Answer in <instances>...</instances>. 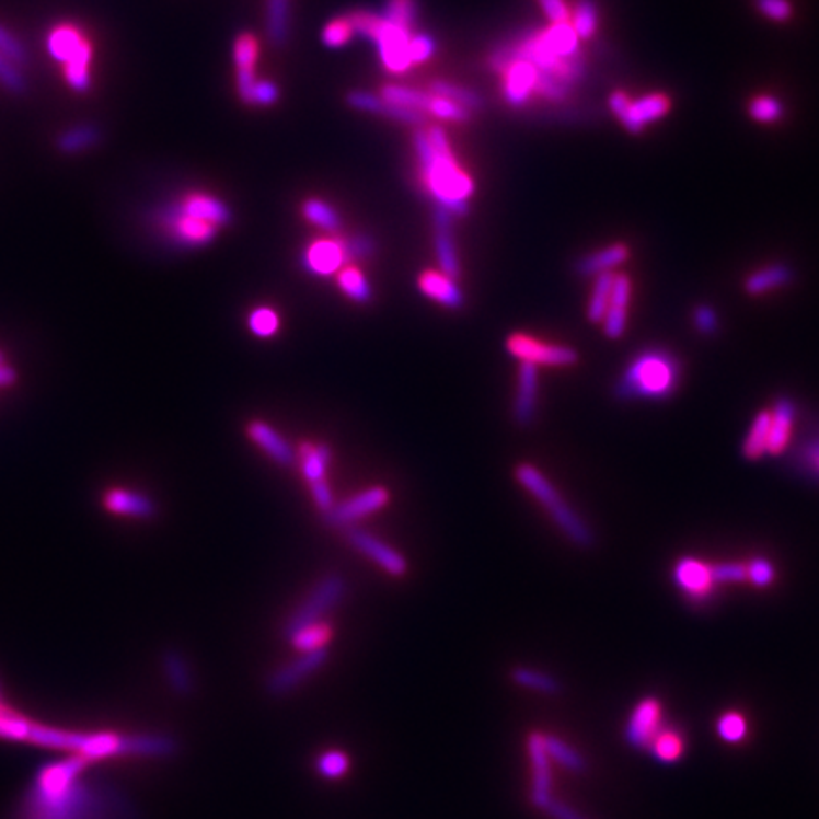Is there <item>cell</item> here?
Instances as JSON below:
<instances>
[{
	"label": "cell",
	"mask_w": 819,
	"mask_h": 819,
	"mask_svg": "<svg viewBox=\"0 0 819 819\" xmlns=\"http://www.w3.org/2000/svg\"><path fill=\"white\" fill-rule=\"evenodd\" d=\"M88 761L71 757L44 766L14 819H108V800L84 782Z\"/></svg>",
	"instance_id": "cell-1"
},
{
	"label": "cell",
	"mask_w": 819,
	"mask_h": 819,
	"mask_svg": "<svg viewBox=\"0 0 819 819\" xmlns=\"http://www.w3.org/2000/svg\"><path fill=\"white\" fill-rule=\"evenodd\" d=\"M414 145L427 194L446 211L465 215L469 199L473 198L474 183L455 162L445 131L435 126L417 131Z\"/></svg>",
	"instance_id": "cell-2"
},
{
	"label": "cell",
	"mask_w": 819,
	"mask_h": 819,
	"mask_svg": "<svg viewBox=\"0 0 819 819\" xmlns=\"http://www.w3.org/2000/svg\"><path fill=\"white\" fill-rule=\"evenodd\" d=\"M683 368L665 347H647L630 360L614 393L622 401H665L678 391Z\"/></svg>",
	"instance_id": "cell-3"
},
{
	"label": "cell",
	"mask_w": 819,
	"mask_h": 819,
	"mask_svg": "<svg viewBox=\"0 0 819 819\" xmlns=\"http://www.w3.org/2000/svg\"><path fill=\"white\" fill-rule=\"evenodd\" d=\"M515 474L516 481L538 499L539 505L551 515L552 522L564 531L565 538L585 549L593 544V533L588 523L569 507V503L565 501L556 486L539 471L538 466L522 463L516 466Z\"/></svg>",
	"instance_id": "cell-4"
},
{
	"label": "cell",
	"mask_w": 819,
	"mask_h": 819,
	"mask_svg": "<svg viewBox=\"0 0 819 819\" xmlns=\"http://www.w3.org/2000/svg\"><path fill=\"white\" fill-rule=\"evenodd\" d=\"M46 50L64 67L65 82L78 93L92 88L93 46L74 23H57L46 36Z\"/></svg>",
	"instance_id": "cell-5"
},
{
	"label": "cell",
	"mask_w": 819,
	"mask_h": 819,
	"mask_svg": "<svg viewBox=\"0 0 819 819\" xmlns=\"http://www.w3.org/2000/svg\"><path fill=\"white\" fill-rule=\"evenodd\" d=\"M357 35L367 36L378 48L383 69L391 74H404L412 67L410 38L412 31L388 22L382 14L357 10L347 15Z\"/></svg>",
	"instance_id": "cell-6"
},
{
	"label": "cell",
	"mask_w": 819,
	"mask_h": 819,
	"mask_svg": "<svg viewBox=\"0 0 819 819\" xmlns=\"http://www.w3.org/2000/svg\"><path fill=\"white\" fill-rule=\"evenodd\" d=\"M346 593V580L339 575H328L319 582L318 587L311 590L310 596L305 598L304 603L290 614L289 621L285 622L282 634L289 639L297 632L318 624L331 609L336 608Z\"/></svg>",
	"instance_id": "cell-7"
},
{
	"label": "cell",
	"mask_w": 819,
	"mask_h": 819,
	"mask_svg": "<svg viewBox=\"0 0 819 819\" xmlns=\"http://www.w3.org/2000/svg\"><path fill=\"white\" fill-rule=\"evenodd\" d=\"M154 219L160 230H163L165 235L181 247H204L207 243H211L219 232V227L184 212L175 201L158 209Z\"/></svg>",
	"instance_id": "cell-8"
},
{
	"label": "cell",
	"mask_w": 819,
	"mask_h": 819,
	"mask_svg": "<svg viewBox=\"0 0 819 819\" xmlns=\"http://www.w3.org/2000/svg\"><path fill=\"white\" fill-rule=\"evenodd\" d=\"M505 346L515 359L535 367H572L579 360V355L573 347L541 342L523 333L510 334Z\"/></svg>",
	"instance_id": "cell-9"
},
{
	"label": "cell",
	"mask_w": 819,
	"mask_h": 819,
	"mask_svg": "<svg viewBox=\"0 0 819 819\" xmlns=\"http://www.w3.org/2000/svg\"><path fill=\"white\" fill-rule=\"evenodd\" d=\"M326 660H328V649L300 653V657L295 658L292 662L269 673V678L266 679V691L272 696H287L290 692L297 691L298 687L308 681L313 673H318L325 666Z\"/></svg>",
	"instance_id": "cell-10"
},
{
	"label": "cell",
	"mask_w": 819,
	"mask_h": 819,
	"mask_svg": "<svg viewBox=\"0 0 819 819\" xmlns=\"http://www.w3.org/2000/svg\"><path fill=\"white\" fill-rule=\"evenodd\" d=\"M665 727V710L655 696L639 700L626 723V742L634 748H649L650 740Z\"/></svg>",
	"instance_id": "cell-11"
},
{
	"label": "cell",
	"mask_w": 819,
	"mask_h": 819,
	"mask_svg": "<svg viewBox=\"0 0 819 819\" xmlns=\"http://www.w3.org/2000/svg\"><path fill=\"white\" fill-rule=\"evenodd\" d=\"M389 503V492L383 486L368 487L365 492L354 495L351 499L334 505L331 512H326V523L333 528H346L376 510L383 509Z\"/></svg>",
	"instance_id": "cell-12"
},
{
	"label": "cell",
	"mask_w": 819,
	"mask_h": 819,
	"mask_svg": "<svg viewBox=\"0 0 819 819\" xmlns=\"http://www.w3.org/2000/svg\"><path fill=\"white\" fill-rule=\"evenodd\" d=\"M349 261L346 240L342 238H325L315 240L305 249L302 266L311 276L328 277L338 274L344 264Z\"/></svg>",
	"instance_id": "cell-13"
},
{
	"label": "cell",
	"mask_w": 819,
	"mask_h": 819,
	"mask_svg": "<svg viewBox=\"0 0 819 819\" xmlns=\"http://www.w3.org/2000/svg\"><path fill=\"white\" fill-rule=\"evenodd\" d=\"M347 541L354 546L355 551L365 554L367 558L372 560L376 565H380L383 572L393 575V577H404L408 572V562L401 552L391 549L382 539L374 538L372 533L362 530L347 531Z\"/></svg>",
	"instance_id": "cell-14"
},
{
	"label": "cell",
	"mask_w": 819,
	"mask_h": 819,
	"mask_svg": "<svg viewBox=\"0 0 819 819\" xmlns=\"http://www.w3.org/2000/svg\"><path fill=\"white\" fill-rule=\"evenodd\" d=\"M673 580L679 590L694 601L710 598L717 585L712 565L696 558L679 560L678 565L673 567Z\"/></svg>",
	"instance_id": "cell-15"
},
{
	"label": "cell",
	"mask_w": 819,
	"mask_h": 819,
	"mask_svg": "<svg viewBox=\"0 0 819 819\" xmlns=\"http://www.w3.org/2000/svg\"><path fill=\"white\" fill-rule=\"evenodd\" d=\"M668 113H670V100L662 93H649L639 100H630L628 106L616 120L621 122L622 128L628 134L637 135L650 124L662 120Z\"/></svg>",
	"instance_id": "cell-16"
},
{
	"label": "cell",
	"mask_w": 819,
	"mask_h": 819,
	"mask_svg": "<svg viewBox=\"0 0 819 819\" xmlns=\"http://www.w3.org/2000/svg\"><path fill=\"white\" fill-rule=\"evenodd\" d=\"M503 95L509 105L520 108L535 93L538 69L523 59H510L501 69Z\"/></svg>",
	"instance_id": "cell-17"
},
{
	"label": "cell",
	"mask_w": 819,
	"mask_h": 819,
	"mask_svg": "<svg viewBox=\"0 0 819 819\" xmlns=\"http://www.w3.org/2000/svg\"><path fill=\"white\" fill-rule=\"evenodd\" d=\"M531 769H533V793L531 800L538 808L546 810L552 803L551 753L544 743V735L533 733L528 740Z\"/></svg>",
	"instance_id": "cell-18"
},
{
	"label": "cell",
	"mask_w": 819,
	"mask_h": 819,
	"mask_svg": "<svg viewBox=\"0 0 819 819\" xmlns=\"http://www.w3.org/2000/svg\"><path fill=\"white\" fill-rule=\"evenodd\" d=\"M630 300H632V281L626 274H614L613 290L608 311L603 318V331L609 338H621L628 325Z\"/></svg>",
	"instance_id": "cell-19"
},
{
	"label": "cell",
	"mask_w": 819,
	"mask_h": 819,
	"mask_svg": "<svg viewBox=\"0 0 819 819\" xmlns=\"http://www.w3.org/2000/svg\"><path fill=\"white\" fill-rule=\"evenodd\" d=\"M417 289L424 297L431 298L437 304L448 310H460L465 304V297L455 279L446 276L445 272L427 269L417 277Z\"/></svg>",
	"instance_id": "cell-20"
},
{
	"label": "cell",
	"mask_w": 819,
	"mask_h": 819,
	"mask_svg": "<svg viewBox=\"0 0 819 819\" xmlns=\"http://www.w3.org/2000/svg\"><path fill=\"white\" fill-rule=\"evenodd\" d=\"M539 399V372L535 365L520 362L518 368V389L515 399L516 424L530 425L535 417Z\"/></svg>",
	"instance_id": "cell-21"
},
{
	"label": "cell",
	"mask_w": 819,
	"mask_h": 819,
	"mask_svg": "<svg viewBox=\"0 0 819 819\" xmlns=\"http://www.w3.org/2000/svg\"><path fill=\"white\" fill-rule=\"evenodd\" d=\"M452 212L446 211L438 207L435 212V251H437L438 264L446 276H460V258H458V249L453 241L452 233Z\"/></svg>",
	"instance_id": "cell-22"
},
{
	"label": "cell",
	"mask_w": 819,
	"mask_h": 819,
	"mask_svg": "<svg viewBox=\"0 0 819 819\" xmlns=\"http://www.w3.org/2000/svg\"><path fill=\"white\" fill-rule=\"evenodd\" d=\"M347 101H349V105L357 108V111L370 114H382V116H388L391 120L403 122V124H408V126H422L425 122V114L417 113L414 108H406V106L393 105V103L383 100L382 95L378 97L374 93H349Z\"/></svg>",
	"instance_id": "cell-23"
},
{
	"label": "cell",
	"mask_w": 819,
	"mask_h": 819,
	"mask_svg": "<svg viewBox=\"0 0 819 819\" xmlns=\"http://www.w3.org/2000/svg\"><path fill=\"white\" fill-rule=\"evenodd\" d=\"M175 204L183 209L184 212H188L196 219L205 220V222H211L215 227H227L232 222V211L224 201H220L215 196L209 194H201V192H192L186 194L183 198L177 199Z\"/></svg>",
	"instance_id": "cell-24"
},
{
	"label": "cell",
	"mask_w": 819,
	"mask_h": 819,
	"mask_svg": "<svg viewBox=\"0 0 819 819\" xmlns=\"http://www.w3.org/2000/svg\"><path fill=\"white\" fill-rule=\"evenodd\" d=\"M795 419L797 406L792 399H780L770 410L769 455H780L787 448Z\"/></svg>",
	"instance_id": "cell-25"
},
{
	"label": "cell",
	"mask_w": 819,
	"mask_h": 819,
	"mask_svg": "<svg viewBox=\"0 0 819 819\" xmlns=\"http://www.w3.org/2000/svg\"><path fill=\"white\" fill-rule=\"evenodd\" d=\"M628 256L630 251L624 243H613V245L580 256L579 261L575 262V272L580 277L600 276V274L614 272L624 262L628 261Z\"/></svg>",
	"instance_id": "cell-26"
},
{
	"label": "cell",
	"mask_w": 819,
	"mask_h": 819,
	"mask_svg": "<svg viewBox=\"0 0 819 819\" xmlns=\"http://www.w3.org/2000/svg\"><path fill=\"white\" fill-rule=\"evenodd\" d=\"M103 505L113 515L131 516L141 520H149L155 515V505L150 497L122 487L106 492Z\"/></svg>",
	"instance_id": "cell-27"
},
{
	"label": "cell",
	"mask_w": 819,
	"mask_h": 819,
	"mask_svg": "<svg viewBox=\"0 0 819 819\" xmlns=\"http://www.w3.org/2000/svg\"><path fill=\"white\" fill-rule=\"evenodd\" d=\"M247 435L258 448L268 453L269 458L279 465H292L295 463L297 453L292 450V446L276 429H272L266 422H258V419L251 422L247 425Z\"/></svg>",
	"instance_id": "cell-28"
},
{
	"label": "cell",
	"mask_w": 819,
	"mask_h": 819,
	"mask_svg": "<svg viewBox=\"0 0 819 819\" xmlns=\"http://www.w3.org/2000/svg\"><path fill=\"white\" fill-rule=\"evenodd\" d=\"M793 281V269L785 264H770L764 268L757 269L743 282V289L751 297H759L770 290L780 289Z\"/></svg>",
	"instance_id": "cell-29"
},
{
	"label": "cell",
	"mask_w": 819,
	"mask_h": 819,
	"mask_svg": "<svg viewBox=\"0 0 819 819\" xmlns=\"http://www.w3.org/2000/svg\"><path fill=\"white\" fill-rule=\"evenodd\" d=\"M163 671L173 692L178 696H191L196 691V681L192 673L191 665L177 650H168L163 655Z\"/></svg>",
	"instance_id": "cell-30"
},
{
	"label": "cell",
	"mask_w": 819,
	"mask_h": 819,
	"mask_svg": "<svg viewBox=\"0 0 819 819\" xmlns=\"http://www.w3.org/2000/svg\"><path fill=\"white\" fill-rule=\"evenodd\" d=\"M100 129L92 124H80V126H72V128L59 135L57 149L61 150L64 154H80L84 150L93 149L100 142Z\"/></svg>",
	"instance_id": "cell-31"
},
{
	"label": "cell",
	"mask_w": 819,
	"mask_h": 819,
	"mask_svg": "<svg viewBox=\"0 0 819 819\" xmlns=\"http://www.w3.org/2000/svg\"><path fill=\"white\" fill-rule=\"evenodd\" d=\"M649 751L662 763H676L685 755V738L670 727H662L650 740Z\"/></svg>",
	"instance_id": "cell-32"
},
{
	"label": "cell",
	"mask_w": 819,
	"mask_h": 819,
	"mask_svg": "<svg viewBox=\"0 0 819 819\" xmlns=\"http://www.w3.org/2000/svg\"><path fill=\"white\" fill-rule=\"evenodd\" d=\"M300 458H302V474L305 481L313 482L325 481L326 466L331 463L333 452L325 445H304L300 448Z\"/></svg>",
	"instance_id": "cell-33"
},
{
	"label": "cell",
	"mask_w": 819,
	"mask_h": 819,
	"mask_svg": "<svg viewBox=\"0 0 819 819\" xmlns=\"http://www.w3.org/2000/svg\"><path fill=\"white\" fill-rule=\"evenodd\" d=\"M336 281H338L339 290H342L347 298L355 300V302L367 304V302L372 300V287H370V281H368L367 276H365L359 268H355V266H346V268L339 269Z\"/></svg>",
	"instance_id": "cell-34"
},
{
	"label": "cell",
	"mask_w": 819,
	"mask_h": 819,
	"mask_svg": "<svg viewBox=\"0 0 819 819\" xmlns=\"http://www.w3.org/2000/svg\"><path fill=\"white\" fill-rule=\"evenodd\" d=\"M592 292H590V300H588L587 308L588 321H592V323H601L603 318H605L609 300H611L614 272L600 274V276L592 277Z\"/></svg>",
	"instance_id": "cell-35"
},
{
	"label": "cell",
	"mask_w": 819,
	"mask_h": 819,
	"mask_svg": "<svg viewBox=\"0 0 819 819\" xmlns=\"http://www.w3.org/2000/svg\"><path fill=\"white\" fill-rule=\"evenodd\" d=\"M290 0H268L266 28L272 43L285 44L289 38Z\"/></svg>",
	"instance_id": "cell-36"
},
{
	"label": "cell",
	"mask_w": 819,
	"mask_h": 819,
	"mask_svg": "<svg viewBox=\"0 0 819 819\" xmlns=\"http://www.w3.org/2000/svg\"><path fill=\"white\" fill-rule=\"evenodd\" d=\"M770 435V410L761 412L753 419V425L749 429L748 438L743 442V455L748 460H761L769 452Z\"/></svg>",
	"instance_id": "cell-37"
},
{
	"label": "cell",
	"mask_w": 819,
	"mask_h": 819,
	"mask_svg": "<svg viewBox=\"0 0 819 819\" xmlns=\"http://www.w3.org/2000/svg\"><path fill=\"white\" fill-rule=\"evenodd\" d=\"M331 637H333V628L325 622H318V624L300 630L295 636H290L289 642L300 653H311V650L326 649Z\"/></svg>",
	"instance_id": "cell-38"
},
{
	"label": "cell",
	"mask_w": 819,
	"mask_h": 819,
	"mask_svg": "<svg viewBox=\"0 0 819 819\" xmlns=\"http://www.w3.org/2000/svg\"><path fill=\"white\" fill-rule=\"evenodd\" d=\"M431 93H435L438 97H445V100L458 103V105L466 108L469 113H474V111H481L482 108V97L478 93L469 90V88H463V85L446 82V80L432 82Z\"/></svg>",
	"instance_id": "cell-39"
},
{
	"label": "cell",
	"mask_w": 819,
	"mask_h": 819,
	"mask_svg": "<svg viewBox=\"0 0 819 819\" xmlns=\"http://www.w3.org/2000/svg\"><path fill=\"white\" fill-rule=\"evenodd\" d=\"M569 23L579 36V41H590L596 35L598 25H600V12H598L596 2L593 0H579V4L569 18Z\"/></svg>",
	"instance_id": "cell-40"
},
{
	"label": "cell",
	"mask_w": 819,
	"mask_h": 819,
	"mask_svg": "<svg viewBox=\"0 0 819 819\" xmlns=\"http://www.w3.org/2000/svg\"><path fill=\"white\" fill-rule=\"evenodd\" d=\"M302 211H304V217L310 220L311 224L323 228L326 232H336L342 227V219H339L336 209L323 199H308L302 207Z\"/></svg>",
	"instance_id": "cell-41"
},
{
	"label": "cell",
	"mask_w": 819,
	"mask_h": 819,
	"mask_svg": "<svg viewBox=\"0 0 819 819\" xmlns=\"http://www.w3.org/2000/svg\"><path fill=\"white\" fill-rule=\"evenodd\" d=\"M748 113L759 124H776L785 114V106L774 95H757L748 106Z\"/></svg>",
	"instance_id": "cell-42"
},
{
	"label": "cell",
	"mask_w": 819,
	"mask_h": 819,
	"mask_svg": "<svg viewBox=\"0 0 819 819\" xmlns=\"http://www.w3.org/2000/svg\"><path fill=\"white\" fill-rule=\"evenodd\" d=\"M748 719L740 712H725L717 719V735L727 743H740L748 738Z\"/></svg>",
	"instance_id": "cell-43"
},
{
	"label": "cell",
	"mask_w": 819,
	"mask_h": 819,
	"mask_svg": "<svg viewBox=\"0 0 819 819\" xmlns=\"http://www.w3.org/2000/svg\"><path fill=\"white\" fill-rule=\"evenodd\" d=\"M432 114L440 120L450 122H465L469 120L471 113L463 108V106L453 103V101L445 100V97H438L435 93L427 92V101H425L424 114Z\"/></svg>",
	"instance_id": "cell-44"
},
{
	"label": "cell",
	"mask_w": 819,
	"mask_h": 819,
	"mask_svg": "<svg viewBox=\"0 0 819 819\" xmlns=\"http://www.w3.org/2000/svg\"><path fill=\"white\" fill-rule=\"evenodd\" d=\"M382 15L388 22L412 31L417 20V0H388Z\"/></svg>",
	"instance_id": "cell-45"
},
{
	"label": "cell",
	"mask_w": 819,
	"mask_h": 819,
	"mask_svg": "<svg viewBox=\"0 0 819 819\" xmlns=\"http://www.w3.org/2000/svg\"><path fill=\"white\" fill-rule=\"evenodd\" d=\"M319 776L325 777V780H339V777L346 776L349 769H351V761L346 753L342 751H326L323 755L318 757V763H315Z\"/></svg>",
	"instance_id": "cell-46"
},
{
	"label": "cell",
	"mask_w": 819,
	"mask_h": 819,
	"mask_svg": "<svg viewBox=\"0 0 819 819\" xmlns=\"http://www.w3.org/2000/svg\"><path fill=\"white\" fill-rule=\"evenodd\" d=\"M249 328L258 338L274 336L279 331V315H277V311L266 308V305L251 311V315H249Z\"/></svg>",
	"instance_id": "cell-47"
},
{
	"label": "cell",
	"mask_w": 819,
	"mask_h": 819,
	"mask_svg": "<svg viewBox=\"0 0 819 819\" xmlns=\"http://www.w3.org/2000/svg\"><path fill=\"white\" fill-rule=\"evenodd\" d=\"M233 59L238 71L255 72L256 59H258V43L253 35L238 36L233 44Z\"/></svg>",
	"instance_id": "cell-48"
},
{
	"label": "cell",
	"mask_w": 819,
	"mask_h": 819,
	"mask_svg": "<svg viewBox=\"0 0 819 819\" xmlns=\"http://www.w3.org/2000/svg\"><path fill=\"white\" fill-rule=\"evenodd\" d=\"M512 681L516 685L526 687L531 691L546 692V694L558 691V683L554 679L544 676L541 671L528 670V668H516L512 671Z\"/></svg>",
	"instance_id": "cell-49"
},
{
	"label": "cell",
	"mask_w": 819,
	"mask_h": 819,
	"mask_svg": "<svg viewBox=\"0 0 819 819\" xmlns=\"http://www.w3.org/2000/svg\"><path fill=\"white\" fill-rule=\"evenodd\" d=\"M354 25L349 22V18L342 15V18H336V20H333V22L323 28V36L321 38H323V43L328 48H342V46H346L354 38Z\"/></svg>",
	"instance_id": "cell-50"
},
{
	"label": "cell",
	"mask_w": 819,
	"mask_h": 819,
	"mask_svg": "<svg viewBox=\"0 0 819 819\" xmlns=\"http://www.w3.org/2000/svg\"><path fill=\"white\" fill-rule=\"evenodd\" d=\"M0 56L8 57L10 61H14L20 67L27 61L28 57L27 48L4 23H0Z\"/></svg>",
	"instance_id": "cell-51"
},
{
	"label": "cell",
	"mask_w": 819,
	"mask_h": 819,
	"mask_svg": "<svg viewBox=\"0 0 819 819\" xmlns=\"http://www.w3.org/2000/svg\"><path fill=\"white\" fill-rule=\"evenodd\" d=\"M0 84L12 93H23L27 90V80L23 77L20 65L4 56H0Z\"/></svg>",
	"instance_id": "cell-52"
},
{
	"label": "cell",
	"mask_w": 819,
	"mask_h": 819,
	"mask_svg": "<svg viewBox=\"0 0 819 819\" xmlns=\"http://www.w3.org/2000/svg\"><path fill=\"white\" fill-rule=\"evenodd\" d=\"M544 743H546V749H549V753H551V759H556V761H560V763H564L567 769L573 770H580L582 769V761H580V757L573 751L567 743L562 742V740H558V738H554V736L544 735Z\"/></svg>",
	"instance_id": "cell-53"
},
{
	"label": "cell",
	"mask_w": 819,
	"mask_h": 819,
	"mask_svg": "<svg viewBox=\"0 0 819 819\" xmlns=\"http://www.w3.org/2000/svg\"><path fill=\"white\" fill-rule=\"evenodd\" d=\"M776 579V569L769 560L755 558L746 565V580H751L755 587L766 588Z\"/></svg>",
	"instance_id": "cell-54"
},
{
	"label": "cell",
	"mask_w": 819,
	"mask_h": 819,
	"mask_svg": "<svg viewBox=\"0 0 819 819\" xmlns=\"http://www.w3.org/2000/svg\"><path fill=\"white\" fill-rule=\"evenodd\" d=\"M755 7L770 22L785 23L793 18L789 0H755Z\"/></svg>",
	"instance_id": "cell-55"
},
{
	"label": "cell",
	"mask_w": 819,
	"mask_h": 819,
	"mask_svg": "<svg viewBox=\"0 0 819 819\" xmlns=\"http://www.w3.org/2000/svg\"><path fill=\"white\" fill-rule=\"evenodd\" d=\"M797 461L806 473L819 478V435L808 438V442L800 446V450L797 452Z\"/></svg>",
	"instance_id": "cell-56"
},
{
	"label": "cell",
	"mask_w": 819,
	"mask_h": 819,
	"mask_svg": "<svg viewBox=\"0 0 819 819\" xmlns=\"http://www.w3.org/2000/svg\"><path fill=\"white\" fill-rule=\"evenodd\" d=\"M435 50H437V44H435L431 36L425 35V33H417V35H412V38H410V59H412V65L424 64L427 59H431Z\"/></svg>",
	"instance_id": "cell-57"
},
{
	"label": "cell",
	"mask_w": 819,
	"mask_h": 819,
	"mask_svg": "<svg viewBox=\"0 0 819 819\" xmlns=\"http://www.w3.org/2000/svg\"><path fill=\"white\" fill-rule=\"evenodd\" d=\"M347 255L349 261H362V258H370L376 253V243L372 238L368 235H351L346 238Z\"/></svg>",
	"instance_id": "cell-58"
},
{
	"label": "cell",
	"mask_w": 819,
	"mask_h": 819,
	"mask_svg": "<svg viewBox=\"0 0 819 819\" xmlns=\"http://www.w3.org/2000/svg\"><path fill=\"white\" fill-rule=\"evenodd\" d=\"M692 319H694V326L699 328L700 333L706 334V336L717 333V328H719L717 311L714 308H710V305H699L694 310Z\"/></svg>",
	"instance_id": "cell-59"
},
{
	"label": "cell",
	"mask_w": 819,
	"mask_h": 819,
	"mask_svg": "<svg viewBox=\"0 0 819 819\" xmlns=\"http://www.w3.org/2000/svg\"><path fill=\"white\" fill-rule=\"evenodd\" d=\"M714 569V579L719 582H743L746 580V565L728 562V564L712 565Z\"/></svg>",
	"instance_id": "cell-60"
},
{
	"label": "cell",
	"mask_w": 819,
	"mask_h": 819,
	"mask_svg": "<svg viewBox=\"0 0 819 819\" xmlns=\"http://www.w3.org/2000/svg\"><path fill=\"white\" fill-rule=\"evenodd\" d=\"M279 100V90L268 80H256L255 90L251 95V105H274Z\"/></svg>",
	"instance_id": "cell-61"
},
{
	"label": "cell",
	"mask_w": 819,
	"mask_h": 819,
	"mask_svg": "<svg viewBox=\"0 0 819 819\" xmlns=\"http://www.w3.org/2000/svg\"><path fill=\"white\" fill-rule=\"evenodd\" d=\"M539 4L543 8L544 15L549 18L551 23L569 22V18H572L565 0H539Z\"/></svg>",
	"instance_id": "cell-62"
},
{
	"label": "cell",
	"mask_w": 819,
	"mask_h": 819,
	"mask_svg": "<svg viewBox=\"0 0 819 819\" xmlns=\"http://www.w3.org/2000/svg\"><path fill=\"white\" fill-rule=\"evenodd\" d=\"M311 495H313V501L318 505L319 510H323L325 515L334 509V495L325 481L313 482L311 484Z\"/></svg>",
	"instance_id": "cell-63"
},
{
	"label": "cell",
	"mask_w": 819,
	"mask_h": 819,
	"mask_svg": "<svg viewBox=\"0 0 819 819\" xmlns=\"http://www.w3.org/2000/svg\"><path fill=\"white\" fill-rule=\"evenodd\" d=\"M15 380H18V374L14 368L8 367L4 362V355L0 354V388H10L14 385Z\"/></svg>",
	"instance_id": "cell-64"
}]
</instances>
